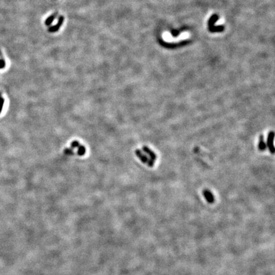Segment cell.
I'll return each mask as SVG.
<instances>
[{"instance_id": "5b68a950", "label": "cell", "mask_w": 275, "mask_h": 275, "mask_svg": "<svg viewBox=\"0 0 275 275\" xmlns=\"http://www.w3.org/2000/svg\"><path fill=\"white\" fill-rule=\"evenodd\" d=\"M266 148H267V145H266V143H265L264 141V136L263 135L259 136V143H258L259 150L261 151H264L266 149Z\"/></svg>"}, {"instance_id": "52a82bcc", "label": "cell", "mask_w": 275, "mask_h": 275, "mask_svg": "<svg viewBox=\"0 0 275 275\" xmlns=\"http://www.w3.org/2000/svg\"><path fill=\"white\" fill-rule=\"evenodd\" d=\"M3 65H4L3 62H1V61H0V68H1V67L3 66Z\"/></svg>"}, {"instance_id": "277c9868", "label": "cell", "mask_w": 275, "mask_h": 275, "mask_svg": "<svg viewBox=\"0 0 275 275\" xmlns=\"http://www.w3.org/2000/svg\"><path fill=\"white\" fill-rule=\"evenodd\" d=\"M202 194L205 196V198L206 199V201H207L209 203H213L215 201V197L213 195V194L208 189H205L202 191Z\"/></svg>"}, {"instance_id": "6da1fadb", "label": "cell", "mask_w": 275, "mask_h": 275, "mask_svg": "<svg viewBox=\"0 0 275 275\" xmlns=\"http://www.w3.org/2000/svg\"><path fill=\"white\" fill-rule=\"evenodd\" d=\"M135 154L140 161L144 164H146L149 167H153L154 166V161L151 160L148 156L146 155L144 153H143L140 150L137 149L135 151Z\"/></svg>"}, {"instance_id": "7a4b0ae2", "label": "cell", "mask_w": 275, "mask_h": 275, "mask_svg": "<svg viewBox=\"0 0 275 275\" xmlns=\"http://www.w3.org/2000/svg\"><path fill=\"white\" fill-rule=\"evenodd\" d=\"M274 131H270L268 134L267 136V143L266 145L267 146V148H269V150L271 153L272 154H273L275 151V148H274Z\"/></svg>"}, {"instance_id": "3957f363", "label": "cell", "mask_w": 275, "mask_h": 275, "mask_svg": "<svg viewBox=\"0 0 275 275\" xmlns=\"http://www.w3.org/2000/svg\"><path fill=\"white\" fill-rule=\"evenodd\" d=\"M142 150L143 152L147 154L149 158L153 161L155 162V161L157 159V155H156L154 151H152L150 148H149L148 146H143L142 147Z\"/></svg>"}, {"instance_id": "8992f818", "label": "cell", "mask_w": 275, "mask_h": 275, "mask_svg": "<svg viewBox=\"0 0 275 275\" xmlns=\"http://www.w3.org/2000/svg\"><path fill=\"white\" fill-rule=\"evenodd\" d=\"M4 104V100L3 99H0V113H1V111L3 108V106Z\"/></svg>"}]
</instances>
